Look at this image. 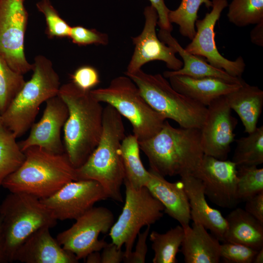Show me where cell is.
I'll return each instance as SVG.
<instances>
[{"instance_id": "cell-39", "label": "cell", "mask_w": 263, "mask_h": 263, "mask_svg": "<svg viewBox=\"0 0 263 263\" xmlns=\"http://www.w3.org/2000/svg\"><path fill=\"white\" fill-rule=\"evenodd\" d=\"M151 5L157 11L158 19L157 25L160 29L171 32L173 29L172 24L168 19L169 9L166 6L164 0H149Z\"/></svg>"}, {"instance_id": "cell-32", "label": "cell", "mask_w": 263, "mask_h": 263, "mask_svg": "<svg viewBox=\"0 0 263 263\" xmlns=\"http://www.w3.org/2000/svg\"><path fill=\"white\" fill-rule=\"evenodd\" d=\"M237 196L239 202L263 192V169L256 166L237 167Z\"/></svg>"}, {"instance_id": "cell-27", "label": "cell", "mask_w": 263, "mask_h": 263, "mask_svg": "<svg viewBox=\"0 0 263 263\" xmlns=\"http://www.w3.org/2000/svg\"><path fill=\"white\" fill-rule=\"evenodd\" d=\"M184 230L181 225L160 233L152 231L150 234L151 248L154 251L153 263H176V255L181 247Z\"/></svg>"}, {"instance_id": "cell-15", "label": "cell", "mask_w": 263, "mask_h": 263, "mask_svg": "<svg viewBox=\"0 0 263 263\" xmlns=\"http://www.w3.org/2000/svg\"><path fill=\"white\" fill-rule=\"evenodd\" d=\"M192 175L201 181L205 195L213 204L233 208L240 203L237 196V166L232 161L204 154Z\"/></svg>"}, {"instance_id": "cell-23", "label": "cell", "mask_w": 263, "mask_h": 263, "mask_svg": "<svg viewBox=\"0 0 263 263\" xmlns=\"http://www.w3.org/2000/svg\"><path fill=\"white\" fill-rule=\"evenodd\" d=\"M158 37L162 41L174 49L183 60L180 69L164 72L163 75L165 78L173 75H184L194 78L216 77L238 84H242L244 81L242 78L232 76L224 70L212 66L202 57L189 53L172 36L171 32L160 29Z\"/></svg>"}, {"instance_id": "cell-26", "label": "cell", "mask_w": 263, "mask_h": 263, "mask_svg": "<svg viewBox=\"0 0 263 263\" xmlns=\"http://www.w3.org/2000/svg\"><path fill=\"white\" fill-rule=\"evenodd\" d=\"M139 141L133 134L125 136L123 139L120 153L125 178L133 188L146 186L150 178V171L144 167L140 158Z\"/></svg>"}, {"instance_id": "cell-1", "label": "cell", "mask_w": 263, "mask_h": 263, "mask_svg": "<svg viewBox=\"0 0 263 263\" xmlns=\"http://www.w3.org/2000/svg\"><path fill=\"white\" fill-rule=\"evenodd\" d=\"M58 95L66 103L69 112L63 126L65 152L77 168L86 161L98 144L103 129L104 108L91 91L82 90L72 82L60 86Z\"/></svg>"}, {"instance_id": "cell-22", "label": "cell", "mask_w": 263, "mask_h": 263, "mask_svg": "<svg viewBox=\"0 0 263 263\" xmlns=\"http://www.w3.org/2000/svg\"><path fill=\"white\" fill-rule=\"evenodd\" d=\"M184 236L181 251L186 263H218L220 241L202 225L193 223L183 227Z\"/></svg>"}, {"instance_id": "cell-14", "label": "cell", "mask_w": 263, "mask_h": 263, "mask_svg": "<svg viewBox=\"0 0 263 263\" xmlns=\"http://www.w3.org/2000/svg\"><path fill=\"white\" fill-rule=\"evenodd\" d=\"M225 95L214 99L207 107L200 129L201 145L205 155L226 160L235 140L237 119L233 117Z\"/></svg>"}, {"instance_id": "cell-9", "label": "cell", "mask_w": 263, "mask_h": 263, "mask_svg": "<svg viewBox=\"0 0 263 263\" xmlns=\"http://www.w3.org/2000/svg\"><path fill=\"white\" fill-rule=\"evenodd\" d=\"M124 184L126 188L125 204L109 235L112 243L118 248L125 246V258L132 251L140 229L160 220L163 216L165 208L146 186L137 189L127 181H124Z\"/></svg>"}, {"instance_id": "cell-44", "label": "cell", "mask_w": 263, "mask_h": 263, "mask_svg": "<svg viewBox=\"0 0 263 263\" xmlns=\"http://www.w3.org/2000/svg\"><path fill=\"white\" fill-rule=\"evenodd\" d=\"M254 263H263V247L258 250L255 255L253 262Z\"/></svg>"}, {"instance_id": "cell-5", "label": "cell", "mask_w": 263, "mask_h": 263, "mask_svg": "<svg viewBox=\"0 0 263 263\" xmlns=\"http://www.w3.org/2000/svg\"><path fill=\"white\" fill-rule=\"evenodd\" d=\"M30 80L0 115L1 124L11 131L17 138L24 134L34 122L40 106L58 94L59 77L52 62L39 55L35 58Z\"/></svg>"}, {"instance_id": "cell-12", "label": "cell", "mask_w": 263, "mask_h": 263, "mask_svg": "<svg viewBox=\"0 0 263 263\" xmlns=\"http://www.w3.org/2000/svg\"><path fill=\"white\" fill-rule=\"evenodd\" d=\"M211 11L207 13L202 19L195 22L196 33L185 48L189 53L206 58V60L212 66L222 69L230 75L242 78L245 68V63L242 56L235 60L224 57L218 51L215 38L214 28L223 11L228 6L227 0H212Z\"/></svg>"}, {"instance_id": "cell-25", "label": "cell", "mask_w": 263, "mask_h": 263, "mask_svg": "<svg viewBox=\"0 0 263 263\" xmlns=\"http://www.w3.org/2000/svg\"><path fill=\"white\" fill-rule=\"evenodd\" d=\"M225 219L224 242L244 244L256 250L263 247V224L244 209H234Z\"/></svg>"}, {"instance_id": "cell-8", "label": "cell", "mask_w": 263, "mask_h": 263, "mask_svg": "<svg viewBox=\"0 0 263 263\" xmlns=\"http://www.w3.org/2000/svg\"><path fill=\"white\" fill-rule=\"evenodd\" d=\"M91 93L99 102L111 105L130 121L139 142L157 133L166 120L150 106L136 84L125 75L112 79L107 87Z\"/></svg>"}, {"instance_id": "cell-4", "label": "cell", "mask_w": 263, "mask_h": 263, "mask_svg": "<svg viewBox=\"0 0 263 263\" xmlns=\"http://www.w3.org/2000/svg\"><path fill=\"white\" fill-rule=\"evenodd\" d=\"M20 167L1 186L11 192H23L40 199L48 197L67 183L77 180L76 169L66 152L56 154L33 146L24 151Z\"/></svg>"}, {"instance_id": "cell-3", "label": "cell", "mask_w": 263, "mask_h": 263, "mask_svg": "<svg viewBox=\"0 0 263 263\" xmlns=\"http://www.w3.org/2000/svg\"><path fill=\"white\" fill-rule=\"evenodd\" d=\"M122 116L107 104L103 109V129L97 146L86 161L76 169L77 180H92L103 188L108 198L123 202L125 178L120 148L125 137Z\"/></svg>"}, {"instance_id": "cell-17", "label": "cell", "mask_w": 263, "mask_h": 263, "mask_svg": "<svg viewBox=\"0 0 263 263\" xmlns=\"http://www.w3.org/2000/svg\"><path fill=\"white\" fill-rule=\"evenodd\" d=\"M68 114L66 103L58 94L48 99L40 120L33 124L29 136L19 143L21 150L24 151L29 147L37 146L53 153L65 152L61 130Z\"/></svg>"}, {"instance_id": "cell-18", "label": "cell", "mask_w": 263, "mask_h": 263, "mask_svg": "<svg viewBox=\"0 0 263 263\" xmlns=\"http://www.w3.org/2000/svg\"><path fill=\"white\" fill-rule=\"evenodd\" d=\"M50 228L43 227L32 234L15 253L13 262L24 263H76L78 260L64 249L51 235Z\"/></svg>"}, {"instance_id": "cell-28", "label": "cell", "mask_w": 263, "mask_h": 263, "mask_svg": "<svg viewBox=\"0 0 263 263\" xmlns=\"http://www.w3.org/2000/svg\"><path fill=\"white\" fill-rule=\"evenodd\" d=\"M17 138L11 131L0 124V186L25 160V153L21 150Z\"/></svg>"}, {"instance_id": "cell-37", "label": "cell", "mask_w": 263, "mask_h": 263, "mask_svg": "<svg viewBox=\"0 0 263 263\" xmlns=\"http://www.w3.org/2000/svg\"><path fill=\"white\" fill-rule=\"evenodd\" d=\"M72 82L79 89L91 91L100 82L97 70L89 65L78 68L71 75Z\"/></svg>"}, {"instance_id": "cell-34", "label": "cell", "mask_w": 263, "mask_h": 263, "mask_svg": "<svg viewBox=\"0 0 263 263\" xmlns=\"http://www.w3.org/2000/svg\"><path fill=\"white\" fill-rule=\"evenodd\" d=\"M36 7L44 16L48 37L69 38L71 27L61 18L50 0H40Z\"/></svg>"}, {"instance_id": "cell-10", "label": "cell", "mask_w": 263, "mask_h": 263, "mask_svg": "<svg viewBox=\"0 0 263 263\" xmlns=\"http://www.w3.org/2000/svg\"><path fill=\"white\" fill-rule=\"evenodd\" d=\"M25 0H0V56L15 72L24 75L32 71L24 53L28 21Z\"/></svg>"}, {"instance_id": "cell-2", "label": "cell", "mask_w": 263, "mask_h": 263, "mask_svg": "<svg viewBox=\"0 0 263 263\" xmlns=\"http://www.w3.org/2000/svg\"><path fill=\"white\" fill-rule=\"evenodd\" d=\"M200 129L176 128L165 120L161 130L152 137L139 141L147 157L150 169L166 176L193 175L204 155Z\"/></svg>"}, {"instance_id": "cell-13", "label": "cell", "mask_w": 263, "mask_h": 263, "mask_svg": "<svg viewBox=\"0 0 263 263\" xmlns=\"http://www.w3.org/2000/svg\"><path fill=\"white\" fill-rule=\"evenodd\" d=\"M107 198L98 182L80 179L67 183L51 196L40 200L57 221H63L76 220L96 202Z\"/></svg>"}, {"instance_id": "cell-24", "label": "cell", "mask_w": 263, "mask_h": 263, "mask_svg": "<svg viewBox=\"0 0 263 263\" xmlns=\"http://www.w3.org/2000/svg\"><path fill=\"white\" fill-rule=\"evenodd\" d=\"M225 95L230 108L242 122L244 132L254 131L262 112L263 91L244 81L239 88Z\"/></svg>"}, {"instance_id": "cell-38", "label": "cell", "mask_w": 263, "mask_h": 263, "mask_svg": "<svg viewBox=\"0 0 263 263\" xmlns=\"http://www.w3.org/2000/svg\"><path fill=\"white\" fill-rule=\"evenodd\" d=\"M150 225L147 226L144 231L139 232L134 251L125 258L123 262L126 263H144L148 252L147 240L150 230Z\"/></svg>"}, {"instance_id": "cell-41", "label": "cell", "mask_w": 263, "mask_h": 263, "mask_svg": "<svg viewBox=\"0 0 263 263\" xmlns=\"http://www.w3.org/2000/svg\"><path fill=\"white\" fill-rule=\"evenodd\" d=\"M102 250L101 263H120L123 261L124 251L114 243H107Z\"/></svg>"}, {"instance_id": "cell-20", "label": "cell", "mask_w": 263, "mask_h": 263, "mask_svg": "<svg viewBox=\"0 0 263 263\" xmlns=\"http://www.w3.org/2000/svg\"><path fill=\"white\" fill-rule=\"evenodd\" d=\"M146 186L152 194L163 205L164 212L178 221L183 227L191 221L189 201L182 182L172 183L150 169Z\"/></svg>"}, {"instance_id": "cell-16", "label": "cell", "mask_w": 263, "mask_h": 263, "mask_svg": "<svg viewBox=\"0 0 263 263\" xmlns=\"http://www.w3.org/2000/svg\"><path fill=\"white\" fill-rule=\"evenodd\" d=\"M145 24L138 36L132 38L134 51L124 73L131 74L141 69L146 63L152 61L164 62L167 67L177 71L183 65V61L176 57V51L158 38L156 32L158 16L156 10L148 5L144 10Z\"/></svg>"}, {"instance_id": "cell-30", "label": "cell", "mask_w": 263, "mask_h": 263, "mask_svg": "<svg viewBox=\"0 0 263 263\" xmlns=\"http://www.w3.org/2000/svg\"><path fill=\"white\" fill-rule=\"evenodd\" d=\"M203 4L207 8L212 6V1L210 0H181L177 9L169 12L170 23L177 24L180 34L190 40L195 35L198 11Z\"/></svg>"}, {"instance_id": "cell-46", "label": "cell", "mask_w": 263, "mask_h": 263, "mask_svg": "<svg viewBox=\"0 0 263 263\" xmlns=\"http://www.w3.org/2000/svg\"><path fill=\"white\" fill-rule=\"evenodd\" d=\"M0 124H1V121H0Z\"/></svg>"}, {"instance_id": "cell-19", "label": "cell", "mask_w": 263, "mask_h": 263, "mask_svg": "<svg viewBox=\"0 0 263 263\" xmlns=\"http://www.w3.org/2000/svg\"><path fill=\"white\" fill-rule=\"evenodd\" d=\"M188 197L191 220L203 225L220 242H225L227 223L218 209L207 203L201 181L190 175L180 176Z\"/></svg>"}, {"instance_id": "cell-40", "label": "cell", "mask_w": 263, "mask_h": 263, "mask_svg": "<svg viewBox=\"0 0 263 263\" xmlns=\"http://www.w3.org/2000/svg\"><path fill=\"white\" fill-rule=\"evenodd\" d=\"M244 210L263 224V192L245 201Z\"/></svg>"}, {"instance_id": "cell-31", "label": "cell", "mask_w": 263, "mask_h": 263, "mask_svg": "<svg viewBox=\"0 0 263 263\" xmlns=\"http://www.w3.org/2000/svg\"><path fill=\"white\" fill-rule=\"evenodd\" d=\"M229 21L242 27L263 21V0H232L228 5Z\"/></svg>"}, {"instance_id": "cell-42", "label": "cell", "mask_w": 263, "mask_h": 263, "mask_svg": "<svg viewBox=\"0 0 263 263\" xmlns=\"http://www.w3.org/2000/svg\"><path fill=\"white\" fill-rule=\"evenodd\" d=\"M251 41L256 45L263 46V21L256 24L250 34Z\"/></svg>"}, {"instance_id": "cell-7", "label": "cell", "mask_w": 263, "mask_h": 263, "mask_svg": "<svg viewBox=\"0 0 263 263\" xmlns=\"http://www.w3.org/2000/svg\"><path fill=\"white\" fill-rule=\"evenodd\" d=\"M124 74L136 84L150 106L166 119L175 121L181 128L201 129L207 107L177 92L163 75L148 74L141 69Z\"/></svg>"}, {"instance_id": "cell-36", "label": "cell", "mask_w": 263, "mask_h": 263, "mask_svg": "<svg viewBox=\"0 0 263 263\" xmlns=\"http://www.w3.org/2000/svg\"><path fill=\"white\" fill-rule=\"evenodd\" d=\"M69 38L73 43L80 46L90 44L106 45L109 43V37L107 34L81 26L71 27Z\"/></svg>"}, {"instance_id": "cell-21", "label": "cell", "mask_w": 263, "mask_h": 263, "mask_svg": "<svg viewBox=\"0 0 263 263\" xmlns=\"http://www.w3.org/2000/svg\"><path fill=\"white\" fill-rule=\"evenodd\" d=\"M168 78L177 92L207 107L214 99L236 90L243 83H230L216 77L194 78L184 75H173Z\"/></svg>"}, {"instance_id": "cell-33", "label": "cell", "mask_w": 263, "mask_h": 263, "mask_svg": "<svg viewBox=\"0 0 263 263\" xmlns=\"http://www.w3.org/2000/svg\"><path fill=\"white\" fill-rule=\"evenodd\" d=\"M25 82L23 75L14 71L0 56V115L21 89Z\"/></svg>"}, {"instance_id": "cell-43", "label": "cell", "mask_w": 263, "mask_h": 263, "mask_svg": "<svg viewBox=\"0 0 263 263\" xmlns=\"http://www.w3.org/2000/svg\"><path fill=\"white\" fill-rule=\"evenodd\" d=\"M87 263H101V254L99 251H94L89 254L85 258Z\"/></svg>"}, {"instance_id": "cell-6", "label": "cell", "mask_w": 263, "mask_h": 263, "mask_svg": "<svg viewBox=\"0 0 263 263\" xmlns=\"http://www.w3.org/2000/svg\"><path fill=\"white\" fill-rule=\"evenodd\" d=\"M0 205L2 252L5 263L35 231L55 226L57 220L40 199L23 192H11Z\"/></svg>"}, {"instance_id": "cell-11", "label": "cell", "mask_w": 263, "mask_h": 263, "mask_svg": "<svg viewBox=\"0 0 263 263\" xmlns=\"http://www.w3.org/2000/svg\"><path fill=\"white\" fill-rule=\"evenodd\" d=\"M68 229L59 233L56 239L62 247L74 254L79 260L85 259L94 251H99L107 244L100 233L110 231L114 224V216L108 208L93 207L81 216Z\"/></svg>"}, {"instance_id": "cell-29", "label": "cell", "mask_w": 263, "mask_h": 263, "mask_svg": "<svg viewBox=\"0 0 263 263\" xmlns=\"http://www.w3.org/2000/svg\"><path fill=\"white\" fill-rule=\"evenodd\" d=\"M248 134L236 140L232 161L237 167L258 166L263 163V126Z\"/></svg>"}, {"instance_id": "cell-35", "label": "cell", "mask_w": 263, "mask_h": 263, "mask_svg": "<svg viewBox=\"0 0 263 263\" xmlns=\"http://www.w3.org/2000/svg\"><path fill=\"white\" fill-rule=\"evenodd\" d=\"M258 251L244 244L224 242L220 245V259L225 263H252Z\"/></svg>"}, {"instance_id": "cell-45", "label": "cell", "mask_w": 263, "mask_h": 263, "mask_svg": "<svg viewBox=\"0 0 263 263\" xmlns=\"http://www.w3.org/2000/svg\"><path fill=\"white\" fill-rule=\"evenodd\" d=\"M0 263H5L2 252V240L1 233V221L0 218Z\"/></svg>"}]
</instances>
